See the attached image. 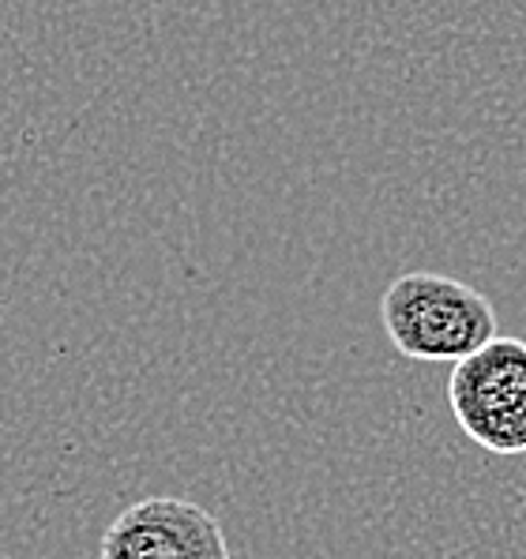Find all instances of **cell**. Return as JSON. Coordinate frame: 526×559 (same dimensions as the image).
<instances>
[{"label": "cell", "instance_id": "6da1fadb", "mask_svg": "<svg viewBox=\"0 0 526 559\" xmlns=\"http://www.w3.org/2000/svg\"><path fill=\"white\" fill-rule=\"evenodd\" d=\"M381 320L391 346L410 360H459L496 334V308L481 289L436 271H407L384 289Z\"/></svg>", "mask_w": 526, "mask_h": 559}, {"label": "cell", "instance_id": "7a4b0ae2", "mask_svg": "<svg viewBox=\"0 0 526 559\" xmlns=\"http://www.w3.org/2000/svg\"><path fill=\"white\" fill-rule=\"evenodd\" d=\"M459 428L493 454H526V342L493 338L447 380Z\"/></svg>", "mask_w": 526, "mask_h": 559}, {"label": "cell", "instance_id": "3957f363", "mask_svg": "<svg viewBox=\"0 0 526 559\" xmlns=\"http://www.w3.org/2000/svg\"><path fill=\"white\" fill-rule=\"evenodd\" d=\"M102 559H234L222 522L177 496H151L117 514L102 533Z\"/></svg>", "mask_w": 526, "mask_h": 559}]
</instances>
